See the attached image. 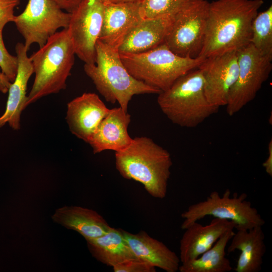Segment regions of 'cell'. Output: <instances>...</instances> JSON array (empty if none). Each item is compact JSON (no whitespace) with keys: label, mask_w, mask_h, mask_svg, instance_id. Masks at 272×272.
Returning <instances> with one entry per match:
<instances>
[{"label":"cell","mask_w":272,"mask_h":272,"mask_svg":"<svg viewBox=\"0 0 272 272\" xmlns=\"http://www.w3.org/2000/svg\"><path fill=\"white\" fill-rule=\"evenodd\" d=\"M230 189H226L222 196L214 191L207 198L189 206L181 215L183 221L181 228L185 230L193 222L208 216L233 222L238 229L249 230L256 226H263L265 221L257 210L247 200L245 193L231 196Z\"/></svg>","instance_id":"cell-7"},{"label":"cell","mask_w":272,"mask_h":272,"mask_svg":"<svg viewBox=\"0 0 272 272\" xmlns=\"http://www.w3.org/2000/svg\"><path fill=\"white\" fill-rule=\"evenodd\" d=\"M209 3L195 0L173 16L164 43L175 54L195 58L202 51Z\"/></svg>","instance_id":"cell-8"},{"label":"cell","mask_w":272,"mask_h":272,"mask_svg":"<svg viewBox=\"0 0 272 272\" xmlns=\"http://www.w3.org/2000/svg\"><path fill=\"white\" fill-rule=\"evenodd\" d=\"M124 238L135 256L166 272L179 270L180 258L162 242L141 231L131 233L121 229Z\"/></svg>","instance_id":"cell-18"},{"label":"cell","mask_w":272,"mask_h":272,"mask_svg":"<svg viewBox=\"0 0 272 272\" xmlns=\"http://www.w3.org/2000/svg\"><path fill=\"white\" fill-rule=\"evenodd\" d=\"M250 43L263 56L272 60V6L258 13L251 25Z\"/></svg>","instance_id":"cell-24"},{"label":"cell","mask_w":272,"mask_h":272,"mask_svg":"<svg viewBox=\"0 0 272 272\" xmlns=\"http://www.w3.org/2000/svg\"><path fill=\"white\" fill-rule=\"evenodd\" d=\"M121 60L128 73L135 79L164 91L189 72L197 69L206 58H192L179 56L165 43L140 53H120Z\"/></svg>","instance_id":"cell-6"},{"label":"cell","mask_w":272,"mask_h":272,"mask_svg":"<svg viewBox=\"0 0 272 272\" xmlns=\"http://www.w3.org/2000/svg\"><path fill=\"white\" fill-rule=\"evenodd\" d=\"M198 68L202 73L208 101L218 108L226 106L230 90L238 77L237 51L206 58Z\"/></svg>","instance_id":"cell-12"},{"label":"cell","mask_w":272,"mask_h":272,"mask_svg":"<svg viewBox=\"0 0 272 272\" xmlns=\"http://www.w3.org/2000/svg\"><path fill=\"white\" fill-rule=\"evenodd\" d=\"M240 251L234 270L236 272H259L261 270L266 251L262 226L249 230L238 229L231 239L227 251Z\"/></svg>","instance_id":"cell-19"},{"label":"cell","mask_w":272,"mask_h":272,"mask_svg":"<svg viewBox=\"0 0 272 272\" xmlns=\"http://www.w3.org/2000/svg\"><path fill=\"white\" fill-rule=\"evenodd\" d=\"M109 111L97 94L86 92L67 104L65 119L71 132L88 143Z\"/></svg>","instance_id":"cell-13"},{"label":"cell","mask_w":272,"mask_h":272,"mask_svg":"<svg viewBox=\"0 0 272 272\" xmlns=\"http://www.w3.org/2000/svg\"><path fill=\"white\" fill-rule=\"evenodd\" d=\"M262 0H216L209 3L203 46L205 58L238 51L250 43L252 21Z\"/></svg>","instance_id":"cell-1"},{"label":"cell","mask_w":272,"mask_h":272,"mask_svg":"<svg viewBox=\"0 0 272 272\" xmlns=\"http://www.w3.org/2000/svg\"><path fill=\"white\" fill-rule=\"evenodd\" d=\"M84 70L105 100L112 104L117 102L125 112L134 95L161 92L133 78L123 64L118 49L99 40L96 44L95 63H85Z\"/></svg>","instance_id":"cell-4"},{"label":"cell","mask_w":272,"mask_h":272,"mask_svg":"<svg viewBox=\"0 0 272 272\" xmlns=\"http://www.w3.org/2000/svg\"><path fill=\"white\" fill-rule=\"evenodd\" d=\"M116 169L126 179L141 183L152 197L167 194L172 161L170 153L145 136L132 139L124 149L115 152Z\"/></svg>","instance_id":"cell-2"},{"label":"cell","mask_w":272,"mask_h":272,"mask_svg":"<svg viewBox=\"0 0 272 272\" xmlns=\"http://www.w3.org/2000/svg\"><path fill=\"white\" fill-rule=\"evenodd\" d=\"M0 67L2 72L13 83L17 76L18 61L17 56L9 53L4 44L3 31H0Z\"/></svg>","instance_id":"cell-26"},{"label":"cell","mask_w":272,"mask_h":272,"mask_svg":"<svg viewBox=\"0 0 272 272\" xmlns=\"http://www.w3.org/2000/svg\"><path fill=\"white\" fill-rule=\"evenodd\" d=\"M104 10V4L99 0H83L71 13L67 29L76 55L86 64L95 63Z\"/></svg>","instance_id":"cell-11"},{"label":"cell","mask_w":272,"mask_h":272,"mask_svg":"<svg viewBox=\"0 0 272 272\" xmlns=\"http://www.w3.org/2000/svg\"><path fill=\"white\" fill-rule=\"evenodd\" d=\"M195 0H141L143 19L173 16Z\"/></svg>","instance_id":"cell-25"},{"label":"cell","mask_w":272,"mask_h":272,"mask_svg":"<svg viewBox=\"0 0 272 272\" xmlns=\"http://www.w3.org/2000/svg\"><path fill=\"white\" fill-rule=\"evenodd\" d=\"M15 51L18 61V72L8 90L6 110L0 116V128L8 123L13 129L17 130L21 127L20 117L25 109L28 82L33 70L24 44L18 42Z\"/></svg>","instance_id":"cell-17"},{"label":"cell","mask_w":272,"mask_h":272,"mask_svg":"<svg viewBox=\"0 0 272 272\" xmlns=\"http://www.w3.org/2000/svg\"><path fill=\"white\" fill-rule=\"evenodd\" d=\"M76 55L67 28L57 31L29 57L35 79L25 109L42 97L66 88Z\"/></svg>","instance_id":"cell-3"},{"label":"cell","mask_w":272,"mask_h":272,"mask_svg":"<svg viewBox=\"0 0 272 272\" xmlns=\"http://www.w3.org/2000/svg\"><path fill=\"white\" fill-rule=\"evenodd\" d=\"M235 228L233 222L216 218L205 226L197 221L193 222L184 230L180 241V262L198 257L210 249L223 234Z\"/></svg>","instance_id":"cell-16"},{"label":"cell","mask_w":272,"mask_h":272,"mask_svg":"<svg viewBox=\"0 0 272 272\" xmlns=\"http://www.w3.org/2000/svg\"><path fill=\"white\" fill-rule=\"evenodd\" d=\"M61 10L67 13L73 12L82 2L83 0H52Z\"/></svg>","instance_id":"cell-29"},{"label":"cell","mask_w":272,"mask_h":272,"mask_svg":"<svg viewBox=\"0 0 272 272\" xmlns=\"http://www.w3.org/2000/svg\"><path fill=\"white\" fill-rule=\"evenodd\" d=\"M265 172L272 176V141L269 142L268 146V157L262 164Z\"/></svg>","instance_id":"cell-30"},{"label":"cell","mask_w":272,"mask_h":272,"mask_svg":"<svg viewBox=\"0 0 272 272\" xmlns=\"http://www.w3.org/2000/svg\"><path fill=\"white\" fill-rule=\"evenodd\" d=\"M86 241L92 256L107 266L113 267L128 260L139 259L126 242L121 229L111 227L102 236Z\"/></svg>","instance_id":"cell-22"},{"label":"cell","mask_w":272,"mask_h":272,"mask_svg":"<svg viewBox=\"0 0 272 272\" xmlns=\"http://www.w3.org/2000/svg\"><path fill=\"white\" fill-rule=\"evenodd\" d=\"M103 4L104 16L98 40L118 49L128 33L143 19L140 1Z\"/></svg>","instance_id":"cell-14"},{"label":"cell","mask_w":272,"mask_h":272,"mask_svg":"<svg viewBox=\"0 0 272 272\" xmlns=\"http://www.w3.org/2000/svg\"><path fill=\"white\" fill-rule=\"evenodd\" d=\"M158 104L166 116L181 127L193 128L217 112L204 91V82L199 68L177 79L167 90L158 94Z\"/></svg>","instance_id":"cell-5"},{"label":"cell","mask_w":272,"mask_h":272,"mask_svg":"<svg viewBox=\"0 0 272 272\" xmlns=\"http://www.w3.org/2000/svg\"><path fill=\"white\" fill-rule=\"evenodd\" d=\"M20 3V0H0V31L9 22H14V9Z\"/></svg>","instance_id":"cell-28"},{"label":"cell","mask_w":272,"mask_h":272,"mask_svg":"<svg viewBox=\"0 0 272 272\" xmlns=\"http://www.w3.org/2000/svg\"><path fill=\"white\" fill-rule=\"evenodd\" d=\"M234 234L233 230L225 232L208 250L198 257L181 263L180 272H229L232 267L226 256V248Z\"/></svg>","instance_id":"cell-23"},{"label":"cell","mask_w":272,"mask_h":272,"mask_svg":"<svg viewBox=\"0 0 272 272\" xmlns=\"http://www.w3.org/2000/svg\"><path fill=\"white\" fill-rule=\"evenodd\" d=\"M53 221L81 235L86 240L105 234L111 228L98 213L79 206H64L55 211Z\"/></svg>","instance_id":"cell-21"},{"label":"cell","mask_w":272,"mask_h":272,"mask_svg":"<svg viewBox=\"0 0 272 272\" xmlns=\"http://www.w3.org/2000/svg\"><path fill=\"white\" fill-rule=\"evenodd\" d=\"M103 3H122L140 1L141 0H99Z\"/></svg>","instance_id":"cell-32"},{"label":"cell","mask_w":272,"mask_h":272,"mask_svg":"<svg viewBox=\"0 0 272 272\" xmlns=\"http://www.w3.org/2000/svg\"><path fill=\"white\" fill-rule=\"evenodd\" d=\"M130 121L131 115L120 107L109 109L88 143L93 153L106 150L115 152L128 147L132 141L128 132Z\"/></svg>","instance_id":"cell-15"},{"label":"cell","mask_w":272,"mask_h":272,"mask_svg":"<svg viewBox=\"0 0 272 272\" xmlns=\"http://www.w3.org/2000/svg\"><path fill=\"white\" fill-rule=\"evenodd\" d=\"M71 15L52 0H28L24 11L15 16L14 23L28 51L32 44L41 47L58 29L67 28Z\"/></svg>","instance_id":"cell-10"},{"label":"cell","mask_w":272,"mask_h":272,"mask_svg":"<svg viewBox=\"0 0 272 272\" xmlns=\"http://www.w3.org/2000/svg\"><path fill=\"white\" fill-rule=\"evenodd\" d=\"M11 83L7 77L0 72V91L4 94L7 93Z\"/></svg>","instance_id":"cell-31"},{"label":"cell","mask_w":272,"mask_h":272,"mask_svg":"<svg viewBox=\"0 0 272 272\" xmlns=\"http://www.w3.org/2000/svg\"><path fill=\"white\" fill-rule=\"evenodd\" d=\"M114 272H155L156 267L140 259L130 260L112 267Z\"/></svg>","instance_id":"cell-27"},{"label":"cell","mask_w":272,"mask_h":272,"mask_svg":"<svg viewBox=\"0 0 272 272\" xmlns=\"http://www.w3.org/2000/svg\"><path fill=\"white\" fill-rule=\"evenodd\" d=\"M173 16L142 19L130 31L118 48L120 53H140L164 42Z\"/></svg>","instance_id":"cell-20"},{"label":"cell","mask_w":272,"mask_h":272,"mask_svg":"<svg viewBox=\"0 0 272 272\" xmlns=\"http://www.w3.org/2000/svg\"><path fill=\"white\" fill-rule=\"evenodd\" d=\"M238 74L230 90L226 106L229 116L238 112L256 97L272 70L271 60L250 43L237 51Z\"/></svg>","instance_id":"cell-9"}]
</instances>
